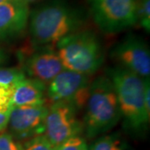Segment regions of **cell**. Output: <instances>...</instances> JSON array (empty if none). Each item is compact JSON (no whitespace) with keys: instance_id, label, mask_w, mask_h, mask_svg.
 Here are the masks:
<instances>
[{"instance_id":"cell-1","label":"cell","mask_w":150,"mask_h":150,"mask_svg":"<svg viewBox=\"0 0 150 150\" xmlns=\"http://www.w3.org/2000/svg\"><path fill=\"white\" fill-rule=\"evenodd\" d=\"M29 33L36 47H51L79 30L83 23L79 11L65 0H51L29 13Z\"/></svg>"},{"instance_id":"cell-2","label":"cell","mask_w":150,"mask_h":150,"mask_svg":"<svg viewBox=\"0 0 150 150\" xmlns=\"http://www.w3.org/2000/svg\"><path fill=\"white\" fill-rule=\"evenodd\" d=\"M118 98L124 127L133 132H140L149 123L150 110L145 104V84L148 79L121 67L107 71Z\"/></svg>"},{"instance_id":"cell-3","label":"cell","mask_w":150,"mask_h":150,"mask_svg":"<svg viewBox=\"0 0 150 150\" xmlns=\"http://www.w3.org/2000/svg\"><path fill=\"white\" fill-rule=\"evenodd\" d=\"M56 52L65 69L88 76L104 61L101 42L90 30H78L62 38L56 43Z\"/></svg>"},{"instance_id":"cell-4","label":"cell","mask_w":150,"mask_h":150,"mask_svg":"<svg viewBox=\"0 0 150 150\" xmlns=\"http://www.w3.org/2000/svg\"><path fill=\"white\" fill-rule=\"evenodd\" d=\"M84 127L88 138L107 132L121 118L118 98L108 76H100L91 82L86 103Z\"/></svg>"},{"instance_id":"cell-5","label":"cell","mask_w":150,"mask_h":150,"mask_svg":"<svg viewBox=\"0 0 150 150\" xmlns=\"http://www.w3.org/2000/svg\"><path fill=\"white\" fill-rule=\"evenodd\" d=\"M93 20L106 33H117L138 22L136 0H88Z\"/></svg>"},{"instance_id":"cell-6","label":"cell","mask_w":150,"mask_h":150,"mask_svg":"<svg viewBox=\"0 0 150 150\" xmlns=\"http://www.w3.org/2000/svg\"><path fill=\"white\" fill-rule=\"evenodd\" d=\"M90 84L88 75L64 69L48 83L46 92L53 103H67L79 111L85 107Z\"/></svg>"},{"instance_id":"cell-7","label":"cell","mask_w":150,"mask_h":150,"mask_svg":"<svg viewBox=\"0 0 150 150\" xmlns=\"http://www.w3.org/2000/svg\"><path fill=\"white\" fill-rule=\"evenodd\" d=\"M77 112L74 106L64 102L53 103L48 107L43 135L54 147L58 148L82 131L83 126L77 118Z\"/></svg>"},{"instance_id":"cell-8","label":"cell","mask_w":150,"mask_h":150,"mask_svg":"<svg viewBox=\"0 0 150 150\" xmlns=\"http://www.w3.org/2000/svg\"><path fill=\"white\" fill-rule=\"evenodd\" d=\"M112 60L118 67L129 70L144 79H149L150 51L141 38L129 35L114 46L111 51Z\"/></svg>"},{"instance_id":"cell-9","label":"cell","mask_w":150,"mask_h":150,"mask_svg":"<svg viewBox=\"0 0 150 150\" xmlns=\"http://www.w3.org/2000/svg\"><path fill=\"white\" fill-rule=\"evenodd\" d=\"M22 71L31 79L49 83L64 67L56 50L51 47H37L28 54L22 53Z\"/></svg>"},{"instance_id":"cell-10","label":"cell","mask_w":150,"mask_h":150,"mask_svg":"<svg viewBox=\"0 0 150 150\" xmlns=\"http://www.w3.org/2000/svg\"><path fill=\"white\" fill-rule=\"evenodd\" d=\"M47 105L19 106L12 108L8 124L12 136L26 140L43 134L44 120L48 112Z\"/></svg>"},{"instance_id":"cell-11","label":"cell","mask_w":150,"mask_h":150,"mask_svg":"<svg viewBox=\"0 0 150 150\" xmlns=\"http://www.w3.org/2000/svg\"><path fill=\"white\" fill-rule=\"evenodd\" d=\"M29 13L28 4L23 0L0 4V39L13 38L23 32Z\"/></svg>"},{"instance_id":"cell-12","label":"cell","mask_w":150,"mask_h":150,"mask_svg":"<svg viewBox=\"0 0 150 150\" xmlns=\"http://www.w3.org/2000/svg\"><path fill=\"white\" fill-rule=\"evenodd\" d=\"M46 89V84L43 82L24 78L16 84L12 100L13 107L44 104Z\"/></svg>"},{"instance_id":"cell-13","label":"cell","mask_w":150,"mask_h":150,"mask_svg":"<svg viewBox=\"0 0 150 150\" xmlns=\"http://www.w3.org/2000/svg\"><path fill=\"white\" fill-rule=\"evenodd\" d=\"M90 150H123V146L116 135H105L97 140Z\"/></svg>"},{"instance_id":"cell-14","label":"cell","mask_w":150,"mask_h":150,"mask_svg":"<svg viewBox=\"0 0 150 150\" xmlns=\"http://www.w3.org/2000/svg\"><path fill=\"white\" fill-rule=\"evenodd\" d=\"M22 150H57L43 135H38L31 139L25 140L23 144L21 145Z\"/></svg>"},{"instance_id":"cell-15","label":"cell","mask_w":150,"mask_h":150,"mask_svg":"<svg viewBox=\"0 0 150 150\" xmlns=\"http://www.w3.org/2000/svg\"><path fill=\"white\" fill-rule=\"evenodd\" d=\"M25 78V74L19 69H0V86L15 85Z\"/></svg>"},{"instance_id":"cell-16","label":"cell","mask_w":150,"mask_h":150,"mask_svg":"<svg viewBox=\"0 0 150 150\" xmlns=\"http://www.w3.org/2000/svg\"><path fill=\"white\" fill-rule=\"evenodd\" d=\"M137 1V18L145 31H150V0Z\"/></svg>"},{"instance_id":"cell-17","label":"cell","mask_w":150,"mask_h":150,"mask_svg":"<svg viewBox=\"0 0 150 150\" xmlns=\"http://www.w3.org/2000/svg\"><path fill=\"white\" fill-rule=\"evenodd\" d=\"M15 85L0 86V112L10 113L13 108L12 100L15 89Z\"/></svg>"},{"instance_id":"cell-18","label":"cell","mask_w":150,"mask_h":150,"mask_svg":"<svg viewBox=\"0 0 150 150\" xmlns=\"http://www.w3.org/2000/svg\"><path fill=\"white\" fill-rule=\"evenodd\" d=\"M57 150H88V148L84 140L79 136H75L59 145Z\"/></svg>"},{"instance_id":"cell-19","label":"cell","mask_w":150,"mask_h":150,"mask_svg":"<svg viewBox=\"0 0 150 150\" xmlns=\"http://www.w3.org/2000/svg\"><path fill=\"white\" fill-rule=\"evenodd\" d=\"M0 150H22L21 144L13 139L9 134H0Z\"/></svg>"},{"instance_id":"cell-20","label":"cell","mask_w":150,"mask_h":150,"mask_svg":"<svg viewBox=\"0 0 150 150\" xmlns=\"http://www.w3.org/2000/svg\"><path fill=\"white\" fill-rule=\"evenodd\" d=\"M9 114L0 112V133H4L7 129L9 120Z\"/></svg>"},{"instance_id":"cell-21","label":"cell","mask_w":150,"mask_h":150,"mask_svg":"<svg viewBox=\"0 0 150 150\" xmlns=\"http://www.w3.org/2000/svg\"><path fill=\"white\" fill-rule=\"evenodd\" d=\"M5 60H6L5 54H4V53L0 49V64H3Z\"/></svg>"},{"instance_id":"cell-22","label":"cell","mask_w":150,"mask_h":150,"mask_svg":"<svg viewBox=\"0 0 150 150\" xmlns=\"http://www.w3.org/2000/svg\"><path fill=\"white\" fill-rule=\"evenodd\" d=\"M24 3H26L27 4H33V3H36V2H38L40 0H23Z\"/></svg>"},{"instance_id":"cell-23","label":"cell","mask_w":150,"mask_h":150,"mask_svg":"<svg viewBox=\"0 0 150 150\" xmlns=\"http://www.w3.org/2000/svg\"><path fill=\"white\" fill-rule=\"evenodd\" d=\"M11 0H0V4H4V3H7V2H9Z\"/></svg>"}]
</instances>
